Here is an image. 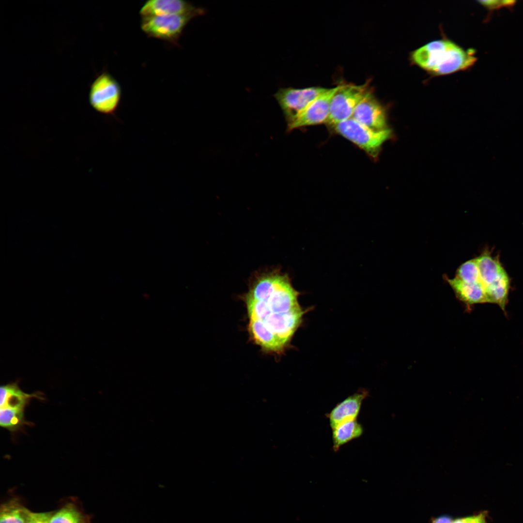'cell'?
<instances>
[{
	"label": "cell",
	"mask_w": 523,
	"mask_h": 523,
	"mask_svg": "<svg viewBox=\"0 0 523 523\" xmlns=\"http://www.w3.org/2000/svg\"><path fill=\"white\" fill-rule=\"evenodd\" d=\"M298 292L289 276L278 269L257 272L252 276L248 290L243 295L248 320L267 326L287 314L301 308Z\"/></svg>",
	"instance_id": "6da1fadb"
},
{
	"label": "cell",
	"mask_w": 523,
	"mask_h": 523,
	"mask_svg": "<svg viewBox=\"0 0 523 523\" xmlns=\"http://www.w3.org/2000/svg\"><path fill=\"white\" fill-rule=\"evenodd\" d=\"M413 62L434 75L441 76L466 70L476 62L475 52L465 50L448 40L431 42L415 50Z\"/></svg>",
	"instance_id": "7a4b0ae2"
},
{
	"label": "cell",
	"mask_w": 523,
	"mask_h": 523,
	"mask_svg": "<svg viewBox=\"0 0 523 523\" xmlns=\"http://www.w3.org/2000/svg\"><path fill=\"white\" fill-rule=\"evenodd\" d=\"M331 127L337 134L352 142L375 160L377 159L383 145L390 138L392 133L389 128L382 130L372 129L352 117Z\"/></svg>",
	"instance_id": "3957f363"
},
{
	"label": "cell",
	"mask_w": 523,
	"mask_h": 523,
	"mask_svg": "<svg viewBox=\"0 0 523 523\" xmlns=\"http://www.w3.org/2000/svg\"><path fill=\"white\" fill-rule=\"evenodd\" d=\"M371 91L368 81L360 85H339L332 97L326 124L332 127L351 118L357 105Z\"/></svg>",
	"instance_id": "277c9868"
},
{
	"label": "cell",
	"mask_w": 523,
	"mask_h": 523,
	"mask_svg": "<svg viewBox=\"0 0 523 523\" xmlns=\"http://www.w3.org/2000/svg\"><path fill=\"white\" fill-rule=\"evenodd\" d=\"M121 98V89L117 81L108 73L98 75L91 84L89 101L97 112L114 115Z\"/></svg>",
	"instance_id": "5b68a950"
},
{
	"label": "cell",
	"mask_w": 523,
	"mask_h": 523,
	"mask_svg": "<svg viewBox=\"0 0 523 523\" xmlns=\"http://www.w3.org/2000/svg\"><path fill=\"white\" fill-rule=\"evenodd\" d=\"M195 14H186L142 17L140 27L148 36L174 44L178 42L184 28Z\"/></svg>",
	"instance_id": "8992f818"
},
{
	"label": "cell",
	"mask_w": 523,
	"mask_h": 523,
	"mask_svg": "<svg viewBox=\"0 0 523 523\" xmlns=\"http://www.w3.org/2000/svg\"><path fill=\"white\" fill-rule=\"evenodd\" d=\"M327 88L319 86L305 88H280L274 96L282 109L287 124Z\"/></svg>",
	"instance_id": "52a82bcc"
},
{
	"label": "cell",
	"mask_w": 523,
	"mask_h": 523,
	"mask_svg": "<svg viewBox=\"0 0 523 523\" xmlns=\"http://www.w3.org/2000/svg\"><path fill=\"white\" fill-rule=\"evenodd\" d=\"M339 85L327 89L313 101L291 123L287 131L301 127L326 123L329 116L331 100Z\"/></svg>",
	"instance_id": "ba28073f"
},
{
	"label": "cell",
	"mask_w": 523,
	"mask_h": 523,
	"mask_svg": "<svg viewBox=\"0 0 523 523\" xmlns=\"http://www.w3.org/2000/svg\"><path fill=\"white\" fill-rule=\"evenodd\" d=\"M352 118L375 130L388 128L386 109L376 98L372 91L357 105Z\"/></svg>",
	"instance_id": "9c48e42d"
},
{
	"label": "cell",
	"mask_w": 523,
	"mask_h": 523,
	"mask_svg": "<svg viewBox=\"0 0 523 523\" xmlns=\"http://www.w3.org/2000/svg\"><path fill=\"white\" fill-rule=\"evenodd\" d=\"M203 13L202 9L181 0H150L146 1L139 11L142 17L186 14L199 15Z\"/></svg>",
	"instance_id": "30bf717a"
},
{
	"label": "cell",
	"mask_w": 523,
	"mask_h": 523,
	"mask_svg": "<svg viewBox=\"0 0 523 523\" xmlns=\"http://www.w3.org/2000/svg\"><path fill=\"white\" fill-rule=\"evenodd\" d=\"M368 396V391L360 390L338 403L326 415L332 429L343 422L356 419L362 402Z\"/></svg>",
	"instance_id": "8fae6325"
},
{
	"label": "cell",
	"mask_w": 523,
	"mask_h": 523,
	"mask_svg": "<svg viewBox=\"0 0 523 523\" xmlns=\"http://www.w3.org/2000/svg\"><path fill=\"white\" fill-rule=\"evenodd\" d=\"M446 279L457 298L466 305L488 303L485 290L481 283L464 281L455 277Z\"/></svg>",
	"instance_id": "7c38bea8"
},
{
	"label": "cell",
	"mask_w": 523,
	"mask_h": 523,
	"mask_svg": "<svg viewBox=\"0 0 523 523\" xmlns=\"http://www.w3.org/2000/svg\"><path fill=\"white\" fill-rule=\"evenodd\" d=\"M0 408L24 410L32 398L42 399L38 393L28 394L21 390L18 382L0 386Z\"/></svg>",
	"instance_id": "4fadbf2b"
},
{
	"label": "cell",
	"mask_w": 523,
	"mask_h": 523,
	"mask_svg": "<svg viewBox=\"0 0 523 523\" xmlns=\"http://www.w3.org/2000/svg\"><path fill=\"white\" fill-rule=\"evenodd\" d=\"M475 259L478 269L477 281L481 284L486 292L492 283L506 272L498 260L488 254L484 253Z\"/></svg>",
	"instance_id": "5bb4252c"
},
{
	"label": "cell",
	"mask_w": 523,
	"mask_h": 523,
	"mask_svg": "<svg viewBox=\"0 0 523 523\" xmlns=\"http://www.w3.org/2000/svg\"><path fill=\"white\" fill-rule=\"evenodd\" d=\"M363 433V427L356 419L338 425L332 429L333 450L337 451L341 446L359 438Z\"/></svg>",
	"instance_id": "9a60e30c"
},
{
	"label": "cell",
	"mask_w": 523,
	"mask_h": 523,
	"mask_svg": "<svg viewBox=\"0 0 523 523\" xmlns=\"http://www.w3.org/2000/svg\"><path fill=\"white\" fill-rule=\"evenodd\" d=\"M509 284V278L505 272L487 289L488 303L496 304L505 310L508 302Z\"/></svg>",
	"instance_id": "2e32d148"
},
{
	"label": "cell",
	"mask_w": 523,
	"mask_h": 523,
	"mask_svg": "<svg viewBox=\"0 0 523 523\" xmlns=\"http://www.w3.org/2000/svg\"><path fill=\"white\" fill-rule=\"evenodd\" d=\"M31 513L15 501H12L1 506L0 523H25Z\"/></svg>",
	"instance_id": "e0dca14e"
},
{
	"label": "cell",
	"mask_w": 523,
	"mask_h": 523,
	"mask_svg": "<svg viewBox=\"0 0 523 523\" xmlns=\"http://www.w3.org/2000/svg\"><path fill=\"white\" fill-rule=\"evenodd\" d=\"M27 422L24 416V410L0 408V425L1 427L15 432L20 430Z\"/></svg>",
	"instance_id": "ac0fdd59"
},
{
	"label": "cell",
	"mask_w": 523,
	"mask_h": 523,
	"mask_svg": "<svg viewBox=\"0 0 523 523\" xmlns=\"http://www.w3.org/2000/svg\"><path fill=\"white\" fill-rule=\"evenodd\" d=\"M49 523H84V519L76 508L68 505L52 515Z\"/></svg>",
	"instance_id": "d6986e66"
},
{
	"label": "cell",
	"mask_w": 523,
	"mask_h": 523,
	"mask_svg": "<svg viewBox=\"0 0 523 523\" xmlns=\"http://www.w3.org/2000/svg\"><path fill=\"white\" fill-rule=\"evenodd\" d=\"M479 2L491 10L497 9L503 7H511L515 3V1L513 0H482Z\"/></svg>",
	"instance_id": "ffe728a7"
},
{
	"label": "cell",
	"mask_w": 523,
	"mask_h": 523,
	"mask_svg": "<svg viewBox=\"0 0 523 523\" xmlns=\"http://www.w3.org/2000/svg\"><path fill=\"white\" fill-rule=\"evenodd\" d=\"M52 516L50 512H31L25 523H49Z\"/></svg>",
	"instance_id": "44dd1931"
},
{
	"label": "cell",
	"mask_w": 523,
	"mask_h": 523,
	"mask_svg": "<svg viewBox=\"0 0 523 523\" xmlns=\"http://www.w3.org/2000/svg\"><path fill=\"white\" fill-rule=\"evenodd\" d=\"M482 515V512L477 515L457 518L452 523H477Z\"/></svg>",
	"instance_id": "7402d4cb"
},
{
	"label": "cell",
	"mask_w": 523,
	"mask_h": 523,
	"mask_svg": "<svg viewBox=\"0 0 523 523\" xmlns=\"http://www.w3.org/2000/svg\"><path fill=\"white\" fill-rule=\"evenodd\" d=\"M453 521L448 515H441L432 519L431 523H452Z\"/></svg>",
	"instance_id": "603a6c76"
},
{
	"label": "cell",
	"mask_w": 523,
	"mask_h": 523,
	"mask_svg": "<svg viewBox=\"0 0 523 523\" xmlns=\"http://www.w3.org/2000/svg\"><path fill=\"white\" fill-rule=\"evenodd\" d=\"M487 516V512L483 511L482 513V515L477 523H486V518Z\"/></svg>",
	"instance_id": "cb8c5ba5"
}]
</instances>
